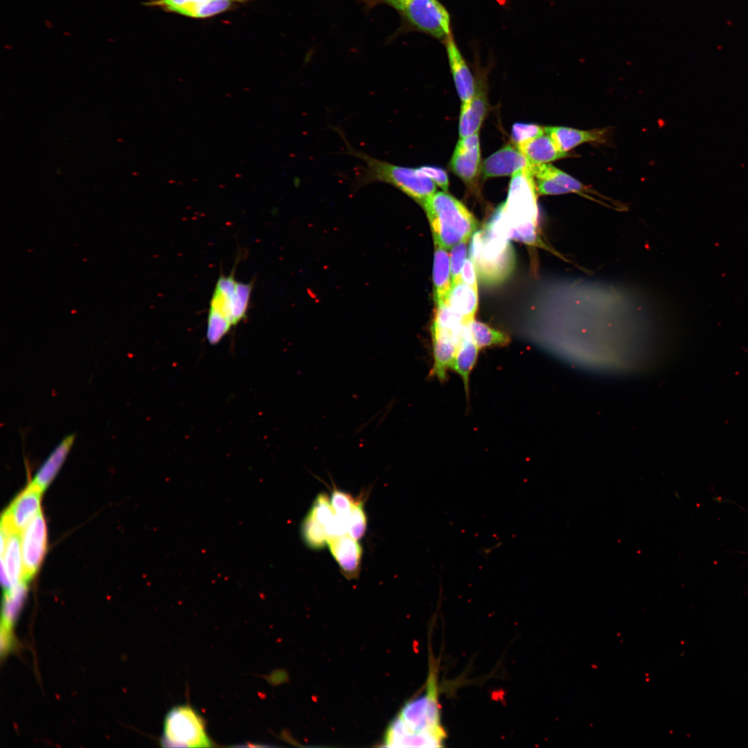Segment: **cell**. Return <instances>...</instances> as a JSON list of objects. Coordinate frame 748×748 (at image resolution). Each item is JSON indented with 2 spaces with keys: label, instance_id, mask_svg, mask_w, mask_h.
<instances>
[{
  "label": "cell",
  "instance_id": "cell-25",
  "mask_svg": "<svg viewBox=\"0 0 748 748\" xmlns=\"http://www.w3.org/2000/svg\"><path fill=\"white\" fill-rule=\"evenodd\" d=\"M467 325L472 339L479 349L491 346H504L510 341L507 334L484 323L473 319Z\"/></svg>",
  "mask_w": 748,
  "mask_h": 748
},
{
  "label": "cell",
  "instance_id": "cell-22",
  "mask_svg": "<svg viewBox=\"0 0 748 748\" xmlns=\"http://www.w3.org/2000/svg\"><path fill=\"white\" fill-rule=\"evenodd\" d=\"M445 303L467 324L474 319L478 308L477 290L461 280L452 284Z\"/></svg>",
  "mask_w": 748,
  "mask_h": 748
},
{
  "label": "cell",
  "instance_id": "cell-7",
  "mask_svg": "<svg viewBox=\"0 0 748 748\" xmlns=\"http://www.w3.org/2000/svg\"><path fill=\"white\" fill-rule=\"evenodd\" d=\"M162 742L166 747H210L212 742L202 716L191 706L172 707L163 723Z\"/></svg>",
  "mask_w": 748,
  "mask_h": 748
},
{
  "label": "cell",
  "instance_id": "cell-11",
  "mask_svg": "<svg viewBox=\"0 0 748 748\" xmlns=\"http://www.w3.org/2000/svg\"><path fill=\"white\" fill-rule=\"evenodd\" d=\"M466 325L458 331L431 326L433 364L430 375L440 382L447 379V371L452 368L458 344Z\"/></svg>",
  "mask_w": 748,
  "mask_h": 748
},
{
  "label": "cell",
  "instance_id": "cell-33",
  "mask_svg": "<svg viewBox=\"0 0 748 748\" xmlns=\"http://www.w3.org/2000/svg\"><path fill=\"white\" fill-rule=\"evenodd\" d=\"M418 168L444 191L446 192L447 190L449 181L447 175L444 170L438 167L429 166H420Z\"/></svg>",
  "mask_w": 748,
  "mask_h": 748
},
{
  "label": "cell",
  "instance_id": "cell-24",
  "mask_svg": "<svg viewBox=\"0 0 748 748\" xmlns=\"http://www.w3.org/2000/svg\"><path fill=\"white\" fill-rule=\"evenodd\" d=\"M1 553V566L8 575L11 588L24 580L21 534L11 533L3 551Z\"/></svg>",
  "mask_w": 748,
  "mask_h": 748
},
{
  "label": "cell",
  "instance_id": "cell-8",
  "mask_svg": "<svg viewBox=\"0 0 748 748\" xmlns=\"http://www.w3.org/2000/svg\"><path fill=\"white\" fill-rule=\"evenodd\" d=\"M249 0H148L145 6L158 8L164 12L184 17L204 19L234 10L247 4Z\"/></svg>",
  "mask_w": 748,
  "mask_h": 748
},
{
  "label": "cell",
  "instance_id": "cell-14",
  "mask_svg": "<svg viewBox=\"0 0 748 748\" xmlns=\"http://www.w3.org/2000/svg\"><path fill=\"white\" fill-rule=\"evenodd\" d=\"M327 546L345 577L351 579L358 576L362 555L358 540L345 533L330 537Z\"/></svg>",
  "mask_w": 748,
  "mask_h": 748
},
{
  "label": "cell",
  "instance_id": "cell-23",
  "mask_svg": "<svg viewBox=\"0 0 748 748\" xmlns=\"http://www.w3.org/2000/svg\"><path fill=\"white\" fill-rule=\"evenodd\" d=\"M479 350L472 339L467 325L458 344L452 368L461 377L467 396L470 373L477 362Z\"/></svg>",
  "mask_w": 748,
  "mask_h": 748
},
{
  "label": "cell",
  "instance_id": "cell-21",
  "mask_svg": "<svg viewBox=\"0 0 748 748\" xmlns=\"http://www.w3.org/2000/svg\"><path fill=\"white\" fill-rule=\"evenodd\" d=\"M434 296L436 305L445 303L452 287L450 259L447 249L434 242Z\"/></svg>",
  "mask_w": 748,
  "mask_h": 748
},
{
  "label": "cell",
  "instance_id": "cell-12",
  "mask_svg": "<svg viewBox=\"0 0 748 748\" xmlns=\"http://www.w3.org/2000/svg\"><path fill=\"white\" fill-rule=\"evenodd\" d=\"M531 172L533 177L544 179L556 185L560 189L562 195L569 193H576L605 206L609 205V202L616 203L587 188L579 181L551 164H533L531 167Z\"/></svg>",
  "mask_w": 748,
  "mask_h": 748
},
{
  "label": "cell",
  "instance_id": "cell-28",
  "mask_svg": "<svg viewBox=\"0 0 748 748\" xmlns=\"http://www.w3.org/2000/svg\"><path fill=\"white\" fill-rule=\"evenodd\" d=\"M253 286V283H237L232 306L231 319L233 326H236L245 318L249 305Z\"/></svg>",
  "mask_w": 748,
  "mask_h": 748
},
{
  "label": "cell",
  "instance_id": "cell-20",
  "mask_svg": "<svg viewBox=\"0 0 748 748\" xmlns=\"http://www.w3.org/2000/svg\"><path fill=\"white\" fill-rule=\"evenodd\" d=\"M516 146L531 164L547 163L571 156L569 152L560 150L554 140L546 133Z\"/></svg>",
  "mask_w": 748,
  "mask_h": 748
},
{
  "label": "cell",
  "instance_id": "cell-32",
  "mask_svg": "<svg viewBox=\"0 0 748 748\" xmlns=\"http://www.w3.org/2000/svg\"><path fill=\"white\" fill-rule=\"evenodd\" d=\"M354 499L350 494L335 489L332 492L330 501L335 513L346 518L351 509Z\"/></svg>",
  "mask_w": 748,
  "mask_h": 748
},
{
  "label": "cell",
  "instance_id": "cell-30",
  "mask_svg": "<svg viewBox=\"0 0 748 748\" xmlns=\"http://www.w3.org/2000/svg\"><path fill=\"white\" fill-rule=\"evenodd\" d=\"M544 129L535 124L515 123L513 126L511 138L515 145L528 141L544 134Z\"/></svg>",
  "mask_w": 748,
  "mask_h": 748
},
{
  "label": "cell",
  "instance_id": "cell-17",
  "mask_svg": "<svg viewBox=\"0 0 748 748\" xmlns=\"http://www.w3.org/2000/svg\"><path fill=\"white\" fill-rule=\"evenodd\" d=\"M544 129L560 149L567 152L585 143H604L607 134L606 129L581 130L561 126L546 127Z\"/></svg>",
  "mask_w": 748,
  "mask_h": 748
},
{
  "label": "cell",
  "instance_id": "cell-18",
  "mask_svg": "<svg viewBox=\"0 0 748 748\" xmlns=\"http://www.w3.org/2000/svg\"><path fill=\"white\" fill-rule=\"evenodd\" d=\"M75 434L66 436L54 448L30 482L44 492L64 463L75 440Z\"/></svg>",
  "mask_w": 748,
  "mask_h": 748
},
{
  "label": "cell",
  "instance_id": "cell-15",
  "mask_svg": "<svg viewBox=\"0 0 748 748\" xmlns=\"http://www.w3.org/2000/svg\"><path fill=\"white\" fill-rule=\"evenodd\" d=\"M526 157L515 145H508L488 157L483 163V177L514 175L529 167Z\"/></svg>",
  "mask_w": 748,
  "mask_h": 748
},
{
  "label": "cell",
  "instance_id": "cell-4",
  "mask_svg": "<svg viewBox=\"0 0 748 748\" xmlns=\"http://www.w3.org/2000/svg\"><path fill=\"white\" fill-rule=\"evenodd\" d=\"M429 221L434 242L445 249L467 240L477 222L458 199L444 192L435 193L422 204Z\"/></svg>",
  "mask_w": 748,
  "mask_h": 748
},
{
  "label": "cell",
  "instance_id": "cell-34",
  "mask_svg": "<svg viewBox=\"0 0 748 748\" xmlns=\"http://www.w3.org/2000/svg\"><path fill=\"white\" fill-rule=\"evenodd\" d=\"M411 1V0H360V3L363 5L364 10L367 12L378 6L382 5L389 6L399 13Z\"/></svg>",
  "mask_w": 748,
  "mask_h": 748
},
{
  "label": "cell",
  "instance_id": "cell-2",
  "mask_svg": "<svg viewBox=\"0 0 748 748\" xmlns=\"http://www.w3.org/2000/svg\"><path fill=\"white\" fill-rule=\"evenodd\" d=\"M537 193L529 167L515 173L506 201L498 207L488 222L509 240L554 252L540 236Z\"/></svg>",
  "mask_w": 748,
  "mask_h": 748
},
{
  "label": "cell",
  "instance_id": "cell-5",
  "mask_svg": "<svg viewBox=\"0 0 748 748\" xmlns=\"http://www.w3.org/2000/svg\"><path fill=\"white\" fill-rule=\"evenodd\" d=\"M346 145L349 154L357 157L365 163L357 177L360 183L380 181L391 184L421 205L436 193L435 183L418 168H412L391 163L358 151L347 142Z\"/></svg>",
  "mask_w": 748,
  "mask_h": 748
},
{
  "label": "cell",
  "instance_id": "cell-35",
  "mask_svg": "<svg viewBox=\"0 0 748 748\" xmlns=\"http://www.w3.org/2000/svg\"><path fill=\"white\" fill-rule=\"evenodd\" d=\"M474 264L470 258L465 260L463 266L461 278L466 285L477 290V279Z\"/></svg>",
  "mask_w": 748,
  "mask_h": 748
},
{
  "label": "cell",
  "instance_id": "cell-31",
  "mask_svg": "<svg viewBox=\"0 0 748 748\" xmlns=\"http://www.w3.org/2000/svg\"><path fill=\"white\" fill-rule=\"evenodd\" d=\"M467 240L461 242L452 247L450 253V267L452 284L461 280V273L465 261Z\"/></svg>",
  "mask_w": 748,
  "mask_h": 748
},
{
  "label": "cell",
  "instance_id": "cell-6",
  "mask_svg": "<svg viewBox=\"0 0 748 748\" xmlns=\"http://www.w3.org/2000/svg\"><path fill=\"white\" fill-rule=\"evenodd\" d=\"M399 15L400 26L389 37V42L413 31L443 42L451 35L449 14L438 0H411Z\"/></svg>",
  "mask_w": 748,
  "mask_h": 748
},
{
  "label": "cell",
  "instance_id": "cell-3",
  "mask_svg": "<svg viewBox=\"0 0 748 748\" xmlns=\"http://www.w3.org/2000/svg\"><path fill=\"white\" fill-rule=\"evenodd\" d=\"M469 253L480 281L486 285L505 282L514 271L515 256L510 240L488 222L472 235Z\"/></svg>",
  "mask_w": 748,
  "mask_h": 748
},
{
  "label": "cell",
  "instance_id": "cell-19",
  "mask_svg": "<svg viewBox=\"0 0 748 748\" xmlns=\"http://www.w3.org/2000/svg\"><path fill=\"white\" fill-rule=\"evenodd\" d=\"M486 113L487 102L485 95L481 89H475L472 98L462 103L458 125L460 138L479 133Z\"/></svg>",
  "mask_w": 748,
  "mask_h": 748
},
{
  "label": "cell",
  "instance_id": "cell-16",
  "mask_svg": "<svg viewBox=\"0 0 748 748\" xmlns=\"http://www.w3.org/2000/svg\"><path fill=\"white\" fill-rule=\"evenodd\" d=\"M449 64L461 102L470 100L475 91L474 78L451 34L444 42Z\"/></svg>",
  "mask_w": 748,
  "mask_h": 748
},
{
  "label": "cell",
  "instance_id": "cell-1",
  "mask_svg": "<svg viewBox=\"0 0 748 748\" xmlns=\"http://www.w3.org/2000/svg\"><path fill=\"white\" fill-rule=\"evenodd\" d=\"M429 664L425 692L409 700L389 724L382 739L384 747H441L447 738L440 722L438 669Z\"/></svg>",
  "mask_w": 748,
  "mask_h": 748
},
{
  "label": "cell",
  "instance_id": "cell-29",
  "mask_svg": "<svg viewBox=\"0 0 748 748\" xmlns=\"http://www.w3.org/2000/svg\"><path fill=\"white\" fill-rule=\"evenodd\" d=\"M310 510L326 527V529L336 515L328 496L323 492L319 493L316 497Z\"/></svg>",
  "mask_w": 748,
  "mask_h": 748
},
{
  "label": "cell",
  "instance_id": "cell-27",
  "mask_svg": "<svg viewBox=\"0 0 748 748\" xmlns=\"http://www.w3.org/2000/svg\"><path fill=\"white\" fill-rule=\"evenodd\" d=\"M347 533L354 539L362 538L366 530V515L362 498L354 499L351 509L346 517Z\"/></svg>",
  "mask_w": 748,
  "mask_h": 748
},
{
  "label": "cell",
  "instance_id": "cell-26",
  "mask_svg": "<svg viewBox=\"0 0 748 748\" xmlns=\"http://www.w3.org/2000/svg\"><path fill=\"white\" fill-rule=\"evenodd\" d=\"M301 534L304 543L312 549L324 548L329 539L326 527L309 510L301 526Z\"/></svg>",
  "mask_w": 748,
  "mask_h": 748
},
{
  "label": "cell",
  "instance_id": "cell-10",
  "mask_svg": "<svg viewBox=\"0 0 748 748\" xmlns=\"http://www.w3.org/2000/svg\"><path fill=\"white\" fill-rule=\"evenodd\" d=\"M42 492L30 483L4 511L1 528L10 533L21 534L41 511Z\"/></svg>",
  "mask_w": 748,
  "mask_h": 748
},
{
  "label": "cell",
  "instance_id": "cell-13",
  "mask_svg": "<svg viewBox=\"0 0 748 748\" xmlns=\"http://www.w3.org/2000/svg\"><path fill=\"white\" fill-rule=\"evenodd\" d=\"M480 161L479 133L461 138L451 159L452 171L465 182L472 183L479 172Z\"/></svg>",
  "mask_w": 748,
  "mask_h": 748
},
{
  "label": "cell",
  "instance_id": "cell-9",
  "mask_svg": "<svg viewBox=\"0 0 748 748\" xmlns=\"http://www.w3.org/2000/svg\"><path fill=\"white\" fill-rule=\"evenodd\" d=\"M47 543L46 522L42 510L21 533L23 578L28 581L43 560Z\"/></svg>",
  "mask_w": 748,
  "mask_h": 748
}]
</instances>
